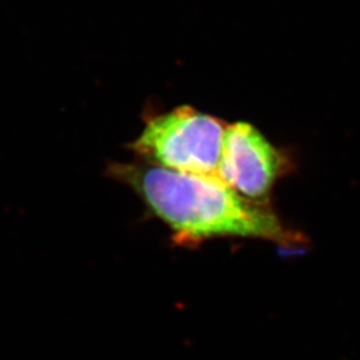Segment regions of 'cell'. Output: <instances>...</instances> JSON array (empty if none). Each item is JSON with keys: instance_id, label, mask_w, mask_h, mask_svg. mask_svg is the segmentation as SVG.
<instances>
[{"instance_id": "obj_1", "label": "cell", "mask_w": 360, "mask_h": 360, "mask_svg": "<svg viewBox=\"0 0 360 360\" xmlns=\"http://www.w3.org/2000/svg\"><path fill=\"white\" fill-rule=\"evenodd\" d=\"M114 172L167 224L176 245H198L218 236L260 238L282 245L300 242L263 202L247 199L218 176L142 165L115 166Z\"/></svg>"}, {"instance_id": "obj_2", "label": "cell", "mask_w": 360, "mask_h": 360, "mask_svg": "<svg viewBox=\"0 0 360 360\" xmlns=\"http://www.w3.org/2000/svg\"><path fill=\"white\" fill-rule=\"evenodd\" d=\"M227 126L188 105L151 117L132 148L158 167L218 176Z\"/></svg>"}, {"instance_id": "obj_3", "label": "cell", "mask_w": 360, "mask_h": 360, "mask_svg": "<svg viewBox=\"0 0 360 360\" xmlns=\"http://www.w3.org/2000/svg\"><path fill=\"white\" fill-rule=\"evenodd\" d=\"M287 169V159L254 126H227L218 178L250 200L263 202Z\"/></svg>"}]
</instances>
